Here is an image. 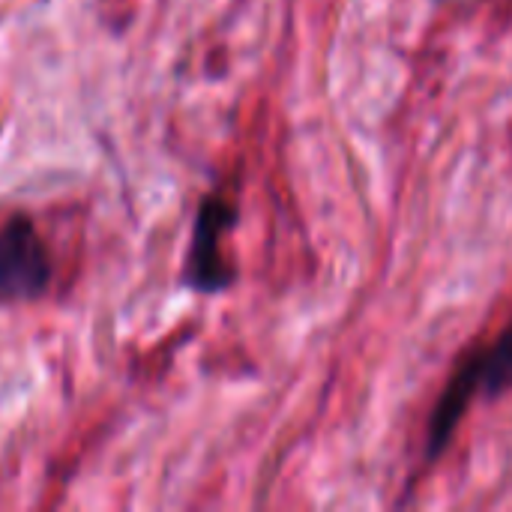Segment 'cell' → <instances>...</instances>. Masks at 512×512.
Here are the masks:
<instances>
[{"label":"cell","mask_w":512,"mask_h":512,"mask_svg":"<svg viewBox=\"0 0 512 512\" xmlns=\"http://www.w3.org/2000/svg\"><path fill=\"white\" fill-rule=\"evenodd\" d=\"M237 225V207L222 195H207L198 207L192 243L183 267V282L198 294H222L234 285L237 273L225 255V237Z\"/></svg>","instance_id":"cell-1"},{"label":"cell","mask_w":512,"mask_h":512,"mask_svg":"<svg viewBox=\"0 0 512 512\" xmlns=\"http://www.w3.org/2000/svg\"><path fill=\"white\" fill-rule=\"evenodd\" d=\"M51 282L48 249L27 213L9 216L0 228V297L36 300Z\"/></svg>","instance_id":"cell-2"},{"label":"cell","mask_w":512,"mask_h":512,"mask_svg":"<svg viewBox=\"0 0 512 512\" xmlns=\"http://www.w3.org/2000/svg\"><path fill=\"white\" fill-rule=\"evenodd\" d=\"M474 396H480V351L468 354L459 369L450 375L435 411H432V420H429V459H438L453 432L459 429L465 411L471 408Z\"/></svg>","instance_id":"cell-3"},{"label":"cell","mask_w":512,"mask_h":512,"mask_svg":"<svg viewBox=\"0 0 512 512\" xmlns=\"http://www.w3.org/2000/svg\"><path fill=\"white\" fill-rule=\"evenodd\" d=\"M512 390V321L504 333L480 351V396L498 399Z\"/></svg>","instance_id":"cell-4"}]
</instances>
